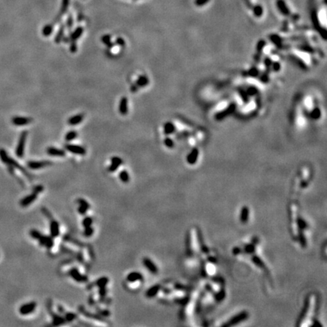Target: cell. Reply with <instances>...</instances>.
Returning <instances> with one entry per match:
<instances>
[{
	"label": "cell",
	"instance_id": "obj_1",
	"mask_svg": "<svg viewBox=\"0 0 327 327\" xmlns=\"http://www.w3.org/2000/svg\"><path fill=\"white\" fill-rule=\"evenodd\" d=\"M0 158H1L2 162H4L5 164H9L12 167H15L19 170H21V172L24 174H25L26 177H28L30 180H31V179L33 178V177H31V175H30L27 170H25V169H24V167H22L18 162H16L15 160H13V159L10 158L4 149H0Z\"/></svg>",
	"mask_w": 327,
	"mask_h": 327
},
{
	"label": "cell",
	"instance_id": "obj_2",
	"mask_svg": "<svg viewBox=\"0 0 327 327\" xmlns=\"http://www.w3.org/2000/svg\"><path fill=\"white\" fill-rule=\"evenodd\" d=\"M27 136V131L22 132L21 136H20L19 142H18V146H17V148H16V154H17V156L19 157H22L23 155H24Z\"/></svg>",
	"mask_w": 327,
	"mask_h": 327
},
{
	"label": "cell",
	"instance_id": "obj_3",
	"mask_svg": "<svg viewBox=\"0 0 327 327\" xmlns=\"http://www.w3.org/2000/svg\"><path fill=\"white\" fill-rule=\"evenodd\" d=\"M248 317V313L246 312L243 311L241 312V313H238L237 315L234 316L233 317H232L226 323L223 324V326H230V325H234L236 324L239 323V322H242L243 320H245L246 318Z\"/></svg>",
	"mask_w": 327,
	"mask_h": 327
},
{
	"label": "cell",
	"instance_id": "obj_4",
	"mask_svg": "<svg viewBox=\"0 0 327 327\" xmlns=\"http://www.w3.org/2000/svg\"><path fill=\"white\" fill-rule=\"evenodd\" d=\"M68 274L74 279L75 281L80 282H85L88 281V278L86 276L82 275L77 268H73L68 272Z\"/></svg>",
	"mask_w": 327,
	"mask_h": 327
},
{
	"label": "cell",
	"instance_id": "obj_5",
	"mask_svg": "<svg viewBox=\"0 0 327 327\" xmlns=\"http://www.w3.org/2000/svg\"><path fill=\"white\" fill-rule=\"evenodd\" d=\"M36 307V302L33 301V302L27 303V304H23L21 306L19 309V312L22 315H27L30 314V313H33L35 310V308Z\"/></svg>",
	"mask_w": 327,
	"mask_h": 327
},
{
	"label": "cell",
	"instance_id": "obj_6",
	"mask_svg": "<svg viewBox=\"0 0 327 327\" xmlns=\"http://www.w3.org/2000/svg\"><path fill=\"white\" fill-rule=\"evenodd\" d=\"M65 148H66L68 151H70L71 153H73V154L84 155V154H86V149H85L83 147L80 146V145H71V144H68V145H65Z\"/></svg>",
	"mask_w": 327,
	"mask_h": 327
},
{
	"label": "cell",
	"instance_id": "obj_7",
	"mask_svg": "<svg viewBox=\"0 0 327 327\" xmlns=\"http://www.w3.org/2000/svg\"><path fill=\"white\" fill-rule=\"evenodd\" d=\"M37 196H38L37 192H33V193L27 195V196H26L25 198H22V199L21 200V201H20V204H21L22 207H27V206L30 205V204H32V203H33V201L37 198Z\"/></svg>",
	"mask_w": 327,
	"mask_h": 327
},
{
	"label": "cell",
	"instance_id": "obj_8",
	"mask_svg": "<svg viewBox=\"0 0 327 327\" xmlns=\"http://www.w3.org/2000/svg\"><path fill=\"white\" fill-rule=\"evenodd\" d=\"M38 240H39V245H40L41 246L45 247V248H47L48 249L51 248V247L53 246V245H54L53 238L51 237V236H43V235H42Z\"/></svg>",
	"mask_w": 327,
	"mask_h": 327
},
{
	"label": "cell",
	"instance_id": "obj_9",
	"mask_svg": "<svg viewBox=\"0 0 327 327\" xmlns=\"http://www.w3.org/2000/svg\"><path fill=\"white\" fill-rule=\"evenodd\" d=\"M51 161H48V160H42V161H29L27 163V166L30 168V169L36 170L39 169V168L45 167L49 166L51 165Z\"/></svg>",
	"mask_w": 327,
	"mask_h": 327
},
{
	"label": "cell",
	"instance_id": "obj_10",
	"mask_svg": "<svg viewBox=\"0 0 327 327\" xmlns=\"http://www.w3.org/2000/svg\"><path fill=\"white\" fill-rule=\"evenodd\" d=\"M142 263H143L144 266L153 274H156L158 271L157 266L154 263V262L152 260H151V259L148 258V257H144L143 260H142Z\"/></svg>",
	"mask_w": 327,
	"mask_h": 327
},
{
	"label": "cell",
	"instance_id": "obj_11",
	"mask_svg": "<svg viewBox=\"0 0 327 327\" xmlns=\"http://www.w3.org/2000/svg\"><path fill=\"white\" fill-rule=\"evenodd\" d=\"M59 224L54 220L51 219L50 222V234L52 238H56L59 235Z\"/></svg>",
	"mask_w": 327,
	"mask_h": 327
},
{
	"label": "cell",
	"instance_id": "obj_12",
	"mask_svg": "<svg viewBox=\"0 0 327 327\" xmlns=\"http://www.w3.org/2000/svg\"><path fill=\"white\" fill-rule=\"evenodd\" d=\"M122 163L123 160L119 157H113L111 158V164L108 167V170L111 172H114L122 164Z\"/></svg>",
	"mask_w": 327,
	"mask_h": 327
},
{
	"label": "cell",
	"instance_id": "obj_13",
	"mask_svg": "<svg viewBox=\"0 0 327 327\" xmlns=\"http://www.w3.org/2000/svg\"><path fill=\"white\" fill-rule=\"evenodd\" d=\"M119 111L122 115H126L128 113V99L126 97H123L120 100Z\"/></svg>",
	"mask_w": 327,
	"mask_h": 327
},
{
	"label": "cell",
	"instance_id": "obj_14",
	"mask_svg": "<svg viewBox=\"0 0 327 327\" xmlns=\"http://www.w3.org/2000/svg\"><path fill=\"white\" fill-rule=\"evenodd\" d=\"M33 120L29 117H15L12 119V123L16 126H23L28 124L32 122Z\"/></svg>",
	"mask_w": 327,
	"mask_h": 327
},
{
	"label": "cell",
	"instance_id": "obj_15",
	"mask_svg": "<svg viewBox=\"0 0 327 327\" xmlns=\"http://www.w3.org/2000/svg\"><path fill=\"white\" fill-rule=\"evenodd\" d=\"M127 280L130 282H134L136 281H142L143 280V276L139 272H131L127 275Z\"/></svg>",
	"mask_w": 327,
	"mask_h": 327
},
{
	"label": "cell",
	"instance_id": "obj_16",
	"mask_svg": "<svg viewBox=\"0 0 327 327\" xmlns=\"http://www.w3.org/2000/svg\"><path fill=\"white\" fill-rule=\"evenodd\" d=\"M47 154L51 156H64L65 151L64 150L54 148V147H49L47 148Z\"/></svg>",
	"mask_w": 327,
	"mask_h": 327
},
{
	"label": "cell",
	"instance_id": "obj_17",
	"mask_svg": "<svg viewBox=\"0 0 327 327\" xmlns=\"http://www.w3.org/2000/svg\"><path fill=\"white\" fill-rule=\"evenodd\" d=\"M83 118H84V114H77L75 115V116L71 117V118H69V120H68V124H69L70 125H77V124L82 122Z\"/></svg>",
	"mask_w": 327,
	"mask_h": 327
},
{
	"label": "cell",
	"instance_id": "obj_18",
	"mask_svg": "<svg viewBox=\"0 0 327 327\" xmlns=\"http://www.w3.org/2000/svg\"><path fill=\"white\" fill-rule=\"evenodd\" d=\"M49 312L51 313V314H52L51 316H52V317H53V322H52L53 325L57 326V325H62V324H64L65 322H66V320H65V319L64 317H62V316H57L55 313L54 314V313H53L50 310H49Z\"/></svg>",
	"mask_w": 327,
	"mask_h": 327
},
{
	"label": "cell",
	"instance_id": "obj_19",
	"mask_svg": "<svg viewBox=\"0 0 327 327\" xmlns=\"http://www.w3.org/2000/svg\"><path fill=\"white\" fill-rule=\"evenodd\" d=\"M160 289V285H155V286L150 288V289L147 291L145 295H146V296L148 297V298H153V297H154L157 293H158Z\"/></svg>",
	"mask_w": 327,
	"mask_h": 327
},
{
	"label": "cell",
	"instance_id": "obj_20",
	"mask_svg": "<svg viewBox=\"0 0 327 327\" xmlns=\"http://www.w3.org/2000/svg\"><path fill=\"white\" fill-rule=\"evenodd\" d=\"M148 79L146 76L142 75L139 76V78L137 79L136 82V85L138 87H144L148 84Z\"/></svg>",
	"mask_w": 327,
	"mask_h": 327
},
{
	"label": "cell",
	"instance_id": "obj_21",
	"mask_svg": "<svg viewBox=\"0 0 327 327\" xmlns=\"http://www.w3.org/2000/svg\"><path fill=\"white\" fill-rule=\"evenodd\" d=\"M249 217V209L247 207H243L241 210L240 220L242 223H246Z\"/></svg>",
	"mask_w": 327,
	"mask_h": 327
},
{
	"label": "cell",
	"instance_id": "obj_22",
	"mask_svg": "<svg viewBox=\"0 0 327 327\" xmlns=\"http://www.w3.org/2000/svg\"><path fill=\"white\" fill-rule=\"evenodd\" d=\"M80 312H81L82 313H83L84 316H86V317H89V318H92V319H99V320H101V321H104V318L101 317V316H98V315H96V314H93V313H89L88 311H86V310H85V309L82 308V307H80Z\"/></svg>",
	"mask_w": 327,
	"mask_h": 327
},
{
	"label": "cell",
	"instance_id": "obj_23",
	"mask_svg": "<svg viewBox=\"0 0 327 327\" xmlns=\"http://www.w3.org/2000/svg\"><path fill=\"white\" fill-rule=\"evenodd\" d=\"M83 27H78V28L76 29L71 36V39L72 40V42H75L77 39H79V38L80 37V36L82 35V33H83Z\"/></svg>",
	"mask_w": 327,
	"mask_h": 327
},
{
	"label": "cell",
	"instance_id": "obj_24",
	"mask_svg": "<svg viewBox=\"0 0 327 327\" xmlns=\"http://www.w3.org/2000/svg\"><path fill=\"white\" fill-rule=\"evenodd\" d=\"M108 281L109 280L107 277H101V278H99L95 282V286H98V288L104 287V286H106V285L107 284Z\"/></svg>",
	"mask_w": 327,
	"mask_h": 327
},
{
	"label": "cell",
	"instance_id": "obj_25",
	"mask_svg": "<svg viewBox=\"0 0 327 327\" xmlns=\"http://www.w3.org/2000/svg\"><path fill=\"white\" fill-rule=\"evenodd\" d=\"M119 178L121 179V180L123 182V183H128L129 180H130V176H129L128 172L126 170L121 171V172L119 173Z\"/></svg>",
	"mask_w": 327,
	"mask_h": 327
},
{
	"label": "cell",
	"instance_id": "obj_26",
	"mask_svg": "<svg viewBox=\"0 0 327 327\" xmlns=\"http://www.w3.org/2000/svg\"><path fill=\"white\" fill-rule=\"evenodd\" d=\"M77 137V132L72 130V131H69L66 135H65V140L66 141H72L74 139Z\"/></svg>",
	"mask_w": 327,
	"mask_h": 327
},
{
	"label": "cell",
	"instance_id": "obj_27",
	"mask_svg": "<svg viewBox=\"0 0 327 327\" xmlns=\"http://www.w3.org/2000/svg\"><path fill=\"white\" fill-rule=\"evenodd\" d=\"M101 40H102V42H104L105 45H107V46L109 48H111L114 45V44L111 42V36H109V35H104V36H103L102 37H101Z\"/></svg>",
	"mask_w": 327,
	"mask_h": 327
},
{
	"label": "cell",
	"instance_id": "obj_28",
	"mask_svg": "<svg viewBox=\"0 0 327 327\" xmlns=\"http://www.w3.org/2000/svg\"><path fill=\"white\" fill-rule=\"evenodd\" d=\"M30 236L34 239H39L42 236V233L36 230H31L30 231Z\"/></svg>",
	"mask_w": 327,
	"mask_h": 327
},
{
	"label": "cell",
	"instance_id": "obj_29",
	"mask_svg": "<svg viewBox=\"0 0 327 327\" xmlns=\"http://www.w3.org/2000/svg\"><path fill=\"white\" fill-rule=\"evenodd\" d=\"M52 30H53L52 26L48 24V25H46L44 27L43 30H42V34H43L45 36H48V35L51 34Z\"/></svg>",
	"mask_w": 327,
	"mask_h": 327
},
{
	"label": "cell",
	"instance_id": "obj_30",
	"mask_svg": "<svg viewBox=\"0 0 327 327\" xmlns=\"http://www.w3.org/2000/svg\"><path fill=\"white\" fill-rule=\"evenodd\" d=\"M63 35H64V26H61V27L59 29L58 33L57 35H56L55 39H54V41L56 42V43H59V42H60V41L61 40L62 37H63Z\"/></svg>",
	"mask_w": 327,
	"mask_h": 327
},
{
	"label": "cell",
	"instance_id": "obj_31",
	"mask_svg": "<svg viewBox=\"0 0 327 327\" xmlns=\"http://www.w3.org/2000/svg\"><path fill=\"white\" fill-rule=\"evenodd\" d=\"M92 222H93V220H92V217H90V216H86L83 220V226H84V228L85 227L90 226H92Z\"/></svg>",
	"mask_w": 327,
	"mask_h": 327
},
{
	"label": "cell",
	"instance_id": "obj_32",
	"mask_svg": "<svg viewBox=\"0 0 327 327\" xmlns=\"http://www.w3.org/2000/svg\"><path fill=\"white\" fill-rule=\"evenodd\" d=\"M173 125L170 123H167V124H165L164 126V131L166 134H170L173 131Z\"/></svg>",
	"mask_w": 327,
	"mask_h": 327
},
{
	"label": "cell",
	"instance_id": "obj_33",
	"mask_svg": "<svg viewBox=\"0 0 327 327\" xmlns=\"http://www.w3.org/2000/svg\"><path fill=\"white\" fill-rule=\"evenodd\" d=\"M93 233H94L93 228L92 227V226H90L85 227V230H84L83 234H84V236H86V237H89V236H91L92 234H93Z\"/></svg>",
	"mask_w": 327,
	"mask_h": 327
},
{
	"label": "cell",
	"instance_id": "obj_34",
	"mask_svg": "<svg viewBox=\"0 0 327 327\" xmlns=\"http://www.w3.org/2000/svg\"><path fill=\"white\" fill-rule=\"evenodd\" d=\"M77 317V314L74 313H67L65 314V320L68 321V322H71V321L74 320L75 318Z\"/></svg>",
	"mask_w": 327,
	"mask_h": 327
},
{
	"label": "cell",
	"instance_id": "obj_35",
	"mask_svg": "<svg viewBox=\"0 0 327 327\" xmlns=\"http://www.w3.org/2000/svg\"><path fill=\"white\" fill-rule=\"evenodd\" d=\"M252 260L256 265H257V266H260V267H263V266H264V264H263V261H262V260H260L258 257H257V256H254V257L252 258Z\"/></svg>",
	"mask_w": 327,
	"mask_h": 327
},
{
	"label": "cell",
	"instance_id": "obj_36",
	"mask_svg": "<svg viewBox=\"0 0 327 327\" xmlns=\"http://www.w3.org/2000/svg\"><path fill=\"white\" fill-rule=\"evenodd\" d=\"M68 3H69V0H63L62 2V7H61V15H63L65 12V11L68 9Z\"/></svg>",
	"mask_w": 327,
	"mask_h": 327
},
{
	"label": "cell",
	"instance_id": "obj_37",
	"mask_svg": "<svg viewBox=\"0 0 327 327\" xmlns=\"http://www.w3.org/2000/svg\"><path fill=\"white\" fill-rule=\"evenodd\" d=\"M77 202L80 204V205H83V206H85V207H87L88 208H89L90 207V205H89V203L87 202V201H86V200L83 199V198H79L78 200H77Z\"/></svg>",
	"mask_w": 327,
	"mask_h": 327
},
{
	"label": "cell",
	"instance_id": "obj_38",
	"mask_svg": "<svg viewBox=\"0 0 327 327\" xmlns=\"http://www.w3.org/2000/svg\"><path fill=\"white\" fill-rule=\"evenodd\" d=\"M106 293H107V289H106V286L104 287H101L99 288V295L101 296V298H104L105 297Z\"/></svg>",
	"mask_w": 327,
	"mask_h": 327
},
{
	"label": "cell",
	"instance_id": "obj_39",
	"mask_svg": "<svg viewBox=\"0 0 327 327\" xmlns=\"http://www.w3.org/2000/svg\"><path fill=\"white\" fill-rule=\"evenodd\" d=\"M88 207H85V206H83V205H80V207H78V212L80 213V214H86V211H87L88 210Z\"/></svg>",
	"mask_w": 327,
	"mask_h": 327
},
{
	"label": "cell",
	"instance_id": "obj_40",
	"mask_svg": "<svg viewBox=\"0 0 327 327\" xmlns=\"http://www.w3.org/2000/svg\"><path fill=\"white\" fill-rule=\"evenodd\" d=\"M298 226H299L300 229H304L307 227V223H305V221L304 220L302 219H298Z\"/></svg>",
	"mask_w": 327,
	"mask_h": 327
},
{
	"label": "cell",
	"instance_id": "obj_41",
	"mask_svg": "<svg viewBox=\"0 0 327 327\" xmlns=\"http://www.w3.org/2000/svg\"><path fill=\"white\" fill-rule=\"evenodd\" d=\"M42 211L43 212V213L45 215V216H47V217L49 218L50 220L52 219V216H51V213H49V211H48V210H47L46 208H45V207H43V208H42Z\"/></svg>",
	"mask_w": 327,
	"mask_h": 327
},
{
	"label": "cell",
	"instance_id": "obj_42",
	"mask_svg": "<svg viewBox=\"0 0 327 327\" xmlns=\"http://www.w3.org/2000/svg\"><path fill=\"white\" fill-rule=\"evenodd\" d=\"M33 192H37V193L39 194V192H42V191H43V186H35V187L33 188Z\"/></svg>",
	"mask_w": 327,
	"mask_h": 327
},
{
	"label": "cell",
	"instance_id": "obj_43",
	"mask_svg": "<svg viewBox=\"0 0 327 327\" xmlns=\"http://www.w3.org/2000/svg\"><path fill=\"white\" fill-rule=\"evenodd\" d=\"M164 142H165V145H166L167 147H170V148L173 147V143L172 140H171L170 139H169V138H167V139H165Z\"/></svg>",
	"mask_w": 327,
	"mask_h": 327
},
{
	"label": "cell",
	"instance_id": "obj_44",
	"mask_svg": "<svg viewBox=\"0 0 327 327\" xmlns=\"http://www.w3.org/2000/svg\"><path fill=\"white\" fill-rule=\"evenodd\" d=\"M71 52H75L76 51H77V44L75 43V42H71Z\"/></svg>",
	"mask_w": 327,
	"mask_h": 327
},
{
	"label": "cell",
	"instance_id": "obj_45",
	"mask_svg": "<svg viewBox=\"0 0 327 327\" xmlns=\"http://www.w3.org/2000/svg\"><path fill=\"white\" fill-rule=\"evenodd\" d=\"M116 42H117V44H118V45H121V46H124V44H125L124 40L122 39V38H117V39Z\"/></svg>",
	"mask_w": 327,
	"mask_h": 327
},
{
	"label": "cell",
	"instance_id": "obj_46",
	"mask_svg": "<svg viewBox=\"0 0 327 327\" xmlns=\"http://www.w3.org/2000/svg\"><path fill=\"white\" fill-rule=\"evenodd\" d=\"M254 246L251 245H248V246L246 247V251H248V252H252V251H254Z\"/></svg>",
	"mask_w": 327,
	"mask_h": 327
},
{
	"label": "cell",
	"instance_id": "obj_47",
	"mask_svg": "<svg viewBox=\"0 0 327 327\" xmlns=\"http://www.w3.org/2000/svg\"><path fill=\"white\" fill-rule=\"evenodd\" d=\"M67 24H68V27H71V26L73 25V19L71 18V17H69V18H68V22H67Z\"/></svg>",
	"mask_w": 327,
	"mask_h": 327
},
{
	"label": "cell",
	"instance_id": "obj_48",
	"mask_svg": "<svg viewBox=\"0 0 327 327\" xmlns=\"http://www.w3.org/2000/svg\"><path fill=\"white\" fill-rule=\"evenodd\" d=\"M100 314H101V316H108L109 314H110V313H109L108 311H107V310H104V311L100 312Z\"/></svg>",
	"mask_w": 327,
	"mask_h": 327
},
{
	"label": "cell",
	"instance_id": "obj_49",
	"mask_svg": "<svg viewBox=\"0 0 327 327\" xmlns=\"http://www.w3.org/2000/svg\"><path fill=\"white\" fill-rule=\"evenodd\" d=\"M138 88H139V87H138V86H136V85H133V86H131V91H132V92H137Z\"/></svg>",
	"mask_w": 327,
	"mask_h": 327
}]
</instances>
